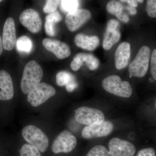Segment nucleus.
<instances>
[{"label":"nucleus","mask_w":156,"mask_h":156,"mask_svg":"<svg viewBox=\"0 0 156 156\" xmlns=\"http://www.w3.org/2000/svg\"><path fill=\"white\" fill-rule=\"evenodd\" d=\"M73 59L77 61L82 65L83 62H86L89 69L92 71L97 69L100 65V61L98 58L92 54L78 53L74 56Z\"/></svg>","instance_id":"f3484780"},{"label":"nucleus","mask_w":156,"mask_h":156,"mask_svg":"<svg viewBox=\"0 0 156 156\" xmlns=\"http://www.w3.org/2000/svg\"><path fill=\"white\" fill-rule=\"evenodd\" d=\"M3 48L2 40V37H1V36H0V56H1L2 53Z\"/></svg>","instance_id":"f704fd0d"},{"label":"nucleus","mask_w":156,"mask_h":156,"mask_svg":"<svg viewBox=\"0 0 156 156\" xmlns=\"http://www.w3.org/2000/svg\"><path fill=\"white\" fill-rule=\"evenodd\" d=\"M74 42L79 48L89 51L95 50L100 44V40L97 36H89L82 34H78L76 36Z\"/></svg>","instance_id":"dca6fc26"},{"label":"nucleus","mask_w":156,"mask_h":156,"mask_svg":"<svg viewBox=\"0 0 156 156\" xmlns=\"http://www.w3.org/2000/svg\"><path fill=\"white\" fill-rule=\"evenodd\" d=\"M146 11L149 17L156 18V0H147L146 1Z\"/></svg>","instance_id":"393cba45"},{"label":"nucleus","mask_w":156,"mask_h":156,"mask_svg":"<svg viewBox=\"0 0 156 156\" xmlns=\"http://www.w3.org/2000/svg\"><path fill=\"white\" fill-rule=\"evenodd\" d=\"M60 8L63 12L69 13H72L78 10L80 6L79 1L74 0H64L61 1Z\"/></svg>","instance_id":"4be33fe9"},{"label":"nucleus","mask_w":156,"mask_h":156,"mask_svg":"<svg viewBox=\"0 0 156 156\" xmlns=\"http://www.w3.org/2000/svg\"><path fill=\"white\" fill-rule=\"evenodd\" d=\"M56 83L58 86L63 87L76 82L72 74L66 71L59 72L56 75Z\"/></svg>","instance_id":"aec40b11"},{"label":"nucleus","mask_w":156,"mask_h":156,"mask_svg":"<svg viewBox=\"0 0 156 156\" xmlns=\"http://www.w3.org/2000/svg\"><path fill=\"white\" fill-rule=\"evenodd\" d=\"M77 143L76 137L70 131H62L54 139L51 145L53 153H69L74 150Z\"/></svg>","instance_id":"39448f33"},{"label":"nucleus","mask_w":156,"mask_h":156,"mask_svg":"<svg viewBox=\"0 0 156 156\" xmlns=\"http://www.w3.org/2000/svg\"><path fill=\"white\" fill-rule=\"evenodd\" d=\"M151 52L150 47L147 45L140 48L135 58L129 64L128 71L130 76L142 78L146 75L149 68Z\"/></svg>","instance_id":"f03ea898"},{"label":"nucleus","mask_w":156,"mask_h":156,"mask_svg":"<svg viewBox=\"0 0 156 156\" xmlns=\"http://www.w3.org/2000/svg\"><path fill=\"white\" fill-rule=\"evenodd\" d=\"M20 21L32 33H37L41 29V19L39 13L33 9L24 10L20 16Z\"/></svg>","instance_id":"9b49d317"},{"label":"nucleus","mask_w":156,"mask_h":156,"mask_svg":"<svg viewBox=\"0 0 156 156\" xmlns=\"http://www.w3.org/2000/svg\"><path fill=\"white\" fill-rule=\"evenodd\" d=\"M108 148L111 156H134L136 152L133 144L117 137L110 140Z\"/></svg>","instance_id":"1a4fd4ad"},{"label":"nucleus","mask_w":156,"mask_h":156,"mask_svg":"<svg viewBox=\"0 0 156 156\" xmlns=\"http://www.w3.org/2000/svg\"><path fill=\"white\" fill-rule=\"evenodd\" d=\"M86 156H111L109 151L103 145H96L92 147Z\"/></svg>","instance_id":"b1692460"},{"label":"nucleus","mask_w":156,"mask_h":156,"mask_svg":"<svg viewBox=\"0 0 156 156\" xmlns=\"http://www.w3.org/2000/svg\"><path fill=\"white\" fill-rule=\"evenodd\" d=\"M136 156H156L155 151L153 148H145L140 150Z\"/></svg>","instance_id":"c756f323"},{"label":"nucleus","mask_w":156,"mask_h":156,"mask_svg":"<svg viewBox=\"0 0 156 156\" xmlns=\"http://www.w3.org/2000/svg\"><path fill=\"white\" fill-rule=\"evenodd\" d=\"M118 19L119 20L121 21H122L123 22L126 23L129 22V20H130L128 15L126 13H124V12L120 15L119 17H118Z\"/></svg>","instance_id":"473e14b6"},{"label":"nucleus","mask_w":156,"mask_h":156,"mask_svg":"<svg viewBox=\"0 0 156 156\" xmlns=\"http://www.w3.org/2000/svg\"><path fill=\"white\" fill-rule=\"evenodd\" d=\"M131 56V45L127 42L120 44L115 54V65L117 69L125 68L128 66Z\"/></svg>","instance_id":"2eb2a0df"},{"label":"nucleus","mask_w":156,"mask_h":156,"mask_svg":"<svg viewBox=\"0 0 156 156\" xmlns=\"http://www.w3.org/2000/svg\"><path fill=\"white\" fill-rule=\"evenodd\" d=\"M2 43L5 50H13L16 45V31L15 22L12 17L6 19L3 27Z\"/></svg>","instance_id":"ddd939ff"},{"label":"nucleus","mask_w":156,"mask_h":156,"mask_svg":"<svg viewBox=\"0 0 156 156\" xmlns=\"http://www.w3.org/2000/svg\"><path fill=\"white\" fill-rule=\"evenodd\" d=\"M20 156H41V152L34 147L24 144L19 150Z\"/></svg>","instance_id":"5701e85b"},{"label":"nucleus","mask_w":156,"mask_h":156,"mask_svg":"<svg viewBox=\"0 0 156 156\" xmlns=\"http://www.w3.org/2000/svg\"><path fill=\"white\" fill-rule=\"evenodd\" d=\"M13 81L11 76L6 71H0V100H11L14 96Z\"/></svg>","instance_id":"4468645a"},{"label":"nucleus","mask_w":156,"mask_h":156,"mask_svg":"<svg viewBox=\"0 0 156 156\" xmlns=\"http://www.w3.org/2000/svg\"><path fill=\"white\" fill-rule=\"evenodd\" d=\"M44 75L41 66L36 61L29 62L24 67L21 82L20 88L25 95H28L41 83Z\"/></svg>","instance_id":"f257e3e1"},{"label":"nucleus","mask_w":156,"mask_h":156,"mask_svg":"<svg viewBox=\"0 0 156 156\" xmlns=\"http://www.w3.org/2000/svg\"><path fill=\"white\" fill-rule=\"evenodd\" d=\"M62 19L61 14L58 11H56L55 12L48 14V16L46 17V21H48L53 23H57L61 21Z\"/></svg>","instance_id":"cd10ccee"},{"label":"nucleus","mask_w":156,"mask_h":156,"mask_svg":"<svg viewBox=\"0 0 156 156\" xmlns=\"http://www.w3.org/2000/svg\"><path fill=\"white\" fill-rule=\"evenodd\" d=\"M2 2V0H0V2Z\"/></svg>","instance_id":"e433bc0d"},{"label":"nucleus","mask_w":156,"mask_h":156,"mask_svg":"<svg viewBox=\"0 0 156 156\" xmlns=\"http://www.w3.org/2000/svg\"><path fill=\"white\" fill-rule=\"evenodd\" d=\"M16 46L17 51L23 54L30 53L33 47L31 40L26 36H23L17 39Z\"/></svg>","instance_id":"6ab92c4d"},{"label":"nucleus","mask_w":156,"mask_h":156,"mask_svg":"<svg viewBox=\"0 0 156 156\" xmlns=\"http://www.w3.org/2000/svg\"><path fill=\"white\" fill-rule=\"evenodd\" d=\"M106 10L110 14L115 15L117 18L123 13L122 5L116 1L109 2L107 4Z\"/></svg>","instance_id":"412c9836"},{"label":"nucleus","mask_w":156,"mask_h":156,"mask_svg":"<svg viewBox=\"0 0 156 156\" xmlns=\"http://www.w3.org/2000/svg\"><path fill=\"white\" fill-rule=\"evenodd\" d=\"M91 16V12L87 9H78L67 14L65 18L66 25L70 31H75L89 20Z\"/></svg>","instance_id":"9d476101"},{"label":"nucleus","mask_w":156,"mask_h":156,"mask_svg":"<svg viewBox=\"0 0 156 156\" xmlns=\"http://www.w3.org/2000/svg\"><path fill=\"white\" fill-rule=\"evenodd\" d=\"M75 119L80 124L89 126L102 122L105 121V117L100 110L82 106L75 111Z\"/></svg>","instance_id":"0eeeda50"},{"label":"nucleus","mask_w":156,"mask_h":156,"mask_svg":"<svg viewBox=\"0 0 156 156\" xmlns=\"http://www.w3.org/2000/svg\"><path fill=\"white\" fill-rule=\"evenodd\" d=\"M137 1L138 3H142L144 2V1H143V0H137Z\"/></svg>","instance_id":"c9c22d12"},{"label":"nucleus","mask_w":156,"mask_h":156,"mask_svg":"<svg viewBox=\"0 0 156 156\" xmlns=\"http://www.w3.org/2000/svg\"><path fill=\"white\" fill-rule=\"evenodd\" d=\"M119 26V23L118 20L115 19H111L109 20L107 25V29L115 30L118 29Z\"/></svg>","instance_id":"7c9ffc66"},{"label":"nucleus","mask_w":156,"mask_h":156,"mask_svg":"<svg viewBox=\"0 0 156 156\" xmlns=\"http://www.w3.org/2000/svg\"><path fill=\"white\" fill-rule=\"evenodd\" d=\"M114 128L113 124L109 121L87 126L82 131V136L84 139H91L108 136Z\"/></svg>","instance_id":"6e6552de"},{"label":"nucleus","mask_w":156,"mask_h":156,"mask_svg":"<svg viewBox=\"0 0 156 156\" xmlns=\"http://www.w3.org/2000/svg\"><path fill=\"white\" fill-rule=\"evenodd\" d=\"M60 2V1L57 0H48L46 1V5L44 8V12L49 14L55 12Z\"/></svg>","instance_id":"a878e982"},{"label":"nucleus","mask_w":156,"mask_h":156,"mask_svg":"<svg viewBox=\"0 0 156 156\" xmlns=\"http://www.w3.org/2000/svg\"><path fill=\"white\" fill-rule=\"evenodd\" d=\"M56 94V90L53 86L41 83L27 95V101L32 106L37 107Z\"/></svg>","instance_id":"423d86ee"},{"label":"nucleus","mask_w":156,"mask_h":156,"mask_svg":"<svg viewBox=\"0 0 156 156\" xmlns=\"http://www.w3.org/2000/svg\"><path fill=\"white\" fill-rule=\"evenodd\" d=\"M102 87L106 92L120 97L128 98L132 94V87L128 81H122L119 76L113 75L105 78Z\"/></svg>","instance_id":"20e7f679"},{"label":"nucleus","mask_w":156,"mask_h":156,"mask_svg":"<svg viewBox=\"0 0 156 156\" xmlns=\"http://www.w3.org/2000/svg\"><path fill=\"white\" fill-rule=\"evenodd\" d=\"M55 23L48 21H46L45 23V30L46 34L50 37H53L55 35Z\"/></svg>","instance_id":"c85d7f7f"},{"label":"nucleus","mask_w":156,"mask_h":156,"mask_svg":"<svg viewBox=\"0 0 156 156\" xmlns=\"http://www.w3.org/2000/svg\"><path fill=\"white\" fill-rule=\"evenodd\" d=\"M150 66L152 76L156 81V48L152 51Z\"/></svg>","instance_id":"bb28decb"},{"label":"nucleus","mask_w":156,"mask_h":156,"mask_svg":"<svg viewBox=\"0 0 156 156\" xmlns=\"http://www.w3.org/2000/svg\"><path fill=\"white\" fill-rule=\"evenodd\" d=\"M121 37V32L119 29L115 30L106 29L102 44L103 49L105 50H110L114 45L119 41Z\"/></svg>","instance_id":"a211bd4d"},{"label":"nucleus","mask_w":156,"mask_h":156,"mask_svg":"<svg viewBox=\"0 0 156 156\" xmlns=\"http://www.w3.org/2000/svg\"><path fill=\"white\" fill-rule=\"evenodd\" d=\"M42 43L46 50L53 53L58 59H64L70 55L69 47L64 42L52 39L45 38Z\"/></svg>","instance_id":"f8f14e48"},{"label":"nucleus","mask_w":156,"mask_h":156,"mask_svg":"<svg viewBox=\"0 0 156 156\" xmlns=\"http://www.w3.org/2000/svg\"><path fill=\"white\" fill-rule=\"evenodd\" d=\"M120 2L127 3L129 5L134 8H136L138 6V2L136 0H122Z\"/></svg>","instance_id":"2f4dec72"},{"label":"nucleus","mask_w":156,"mask_h":156,"mask_svg":"<svg viewBox=\"0 0 156 156\" xmlns=\"http://www.w3.org/2000/svg\"><path fill=\"white\" fill-rule=\"evenodd\" d=\"M126 9L129 12V14L131 15H136L137 13V10L136 8H134V7L129 6L126 7Z\"/></svg>","instance_id":"72a5a7b5"},{"label":"nucleus","mask_w":156,"mask_h":156,"mask_svg":"<svg viewBox=\"0 0 156 156\" xmlns=\"http://www.w3.org/2000/svg\"><path fill=\"white\" fill-rule=\"evenodd\" d=\"M155 107H156V103H155Z\"/></svg>","instance_id":"4c0bfd02"},{"label":"nucleus","mask_w":156,"mask_h":156,"mask_svg":"<svg viewBox=\"0 0 156 156\" xmlns=\"http://www.w3.org/2000/svg\"><path fill=\"white\" fill-rule=\"evenodd\" d=\"M21 134L28 144L32 145L40 151L45 152L49 145L48 135L41 128L33 125H28L23 128Z\"/></svg>","instance_id":"7ed1b4c3"}]
</instances>
